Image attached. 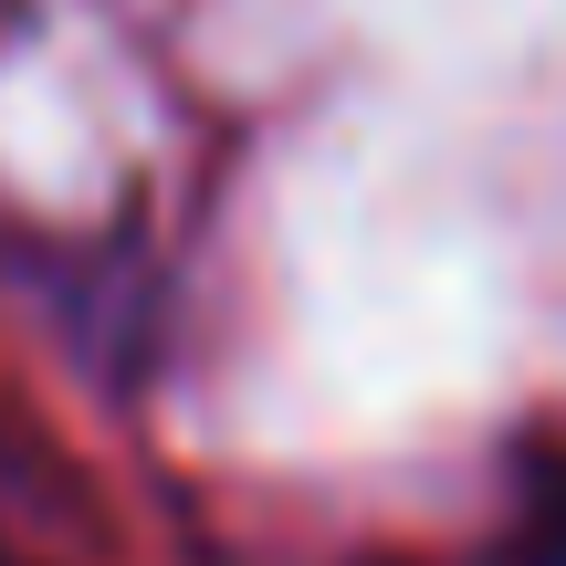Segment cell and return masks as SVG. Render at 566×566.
I'll return each mask as SVG.
<instances>
[{
    "instance_id": "cell-1",
    "label": "cell",
    "mask_w": 566,
    "mask_h": 566,
    "mask_svg": "<svg viewBox=\"0 0 566 566\" xmlns=\"http://www.w3.org/2000/svg\"><path fill=\"white\" fill-rule=\"evenodd\" d=\"M525 566H566V483H546L525 504Z\"/></svg>"
}]
</instances>
